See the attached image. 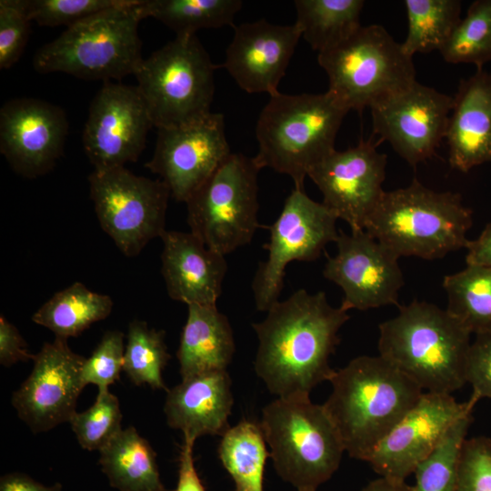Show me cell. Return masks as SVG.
Returning <instances> with one entry per match:
<instances>
[{
    "label": "cell",
    "mask_w": 491,
    "mask_h": 491,
    "mask_svg": "<svg viewBox=\"0 0 491 491\" xmlns=\"http://www.w3.org/2000/svg\"><path fill=\"white\" fill-rule=\"evenodd\" d=\"M266 318L252 325L258 346L255 371L278 397L309 396L314 387L329 381L335 370L329 357L339 343L338 332L349 319L332 306L322 291L299 289L277 301Z\"/></svg>",
    "instance_id": "6da1fadb"
},
{
    "label": "cell",
    "mask_w": 491,
    "mask_h": 491,
    "mask_svg": "<svg viewBox=\"0 0 491 491\" xmlns=\"http://www.w3.org/2000/svg\"><path fill=\"white\" fill-rule=\"evenodd\" d=\"M323 405L347 454L363 460L424 391L381 357L360 356L335 370Z\"/></svg>",
    "instance_id": "7a4b0ae2"
},
{
    "label": "cell",
    "mask_w": 491,
    "mask_h": 491,
    "mask_svg": "<svg viewBox=\"0 0 491 491\" xmlns=\"http://www.w3.org/2000/svg\"><path fill=\"white\" fill-rule=\"evenodd\" d=\"M379 325V356L424 392L452 394L466 382L471 333L446 309L414 300Z\"/></svg>",
    "instance_id": "3957f363"
},
{
    "label": "cell",
    "mask_w": 491,
    "mask_h": 491,
    "mask_svg": "<svg viewBox=\"0 0 491 491\" xmlns=\"http://www.w3.org/2000/svg\"><path fill=\"white\" fill-rule=\"evenodd\" d=\"M472 224L460 194L434 191L415 178L384 193L365 230L398 257L434 260L466 248Z\"/></svg>",
    "instance_id": "277c9868"
},
{
    "label": "cell",
    "mask_w": 491,
    "mask_h": 491,
    "mask_svg": "<svg viewBox=\"0 0 491 491\" xmlns=\"http://www.w3.org/2000/svg\"><path fill=\"white\" fill-rule=\"evenodd\" d=\"M347 113L327 91L271 95L256 123L255 163L290 176L296 189H304L310 169L335 150Z\"/></svg>",
    "instance_id": "5b68a950"
},
{
    "label": "cell",
    "mask_w": 491,
    "mask_h": 491,
    "mask_svg": "<svg viewBox=\"0 0 491 491\" xmlns=\"http://www.w3.org/2000/svg\"><path fill=\"white\" fill-rule=\"evenodd\" d=\"M141 1L126 0L67 27L37 50L35 70L105 82L135 75L144 59L138 35Z\"/></svg>",
    "instance_id": "8992f818"
},
{
    "label": "cell",
    "mask_w": 491,
    "mask_h": 491,
    "mask_svg": "<svg viewBox=\"0 0 491 491\" xmlns=\"http://www.w3.org/2000/svg\"><path fill=\"white\" fill-rule=\"evenodd\" d=\"M260 426L276 473L297 491H316L338 469L342 439L309 396L277 397L263 408Z\"/></svg>",
    "instance_id": "52a82bcc"
},
{
    "label": "cell",
    "mask_w": 491,
    "mask_h": 491,
    "mask_svg": "<svg viewBox=\"0 0 491 491\" xmlns=\"http://www.w3.org/2000/svg\"><path fill=\"white\" fill-rule=\"evenodd\" d=\"M327 92L359 114L407 90L416 80L413 57L380 25H361L336 46L319 53Z\"/></svg>",
    "instance_id": "ba28073f"
},
{
    "label": "cell",
    "mask_w": 491,
    "mask_h": 491,
    "mask_svg": "<svg viewBox=\"0 0 491 491\" xmlns=\"http://www.w3.org/2000/svg\"><path fill=\"white\" fill-rule=\"evenodd\" d=\"M219 67L195 35L175 36L143 59L134 75L153 125L175 128L210 115Z\"/></svg>",
    "instance_id": "9c48e42d"
},
{
    "label": "cell",
    "mask_w": 491,
    "mask_h": 491,
    "mask_svg": "<svg viewBox=\"0 0 491 491\" xmlns=\"http://www.w3.org/2000/svg\"><path fill=\"white\" fill-rule=\"evenodd\" d=\"M253 157L231 153L185 202L190 232L224 256L249 244L260 224Z\"/></svg>",
    "instance_id": "30bf717a"
},
{
    "label": "cell",
    "mask_w": 491,
    "mask_h": 491,
    "mask_svg": "<svg viewBox=\"0 0 491 491\" xmlns=\"http://www.w3.org/2000/svg\"><path fill=\"white\" fill-rule=\"evenodd\" d=\"M88 181L99 224L125 256H137L165 232L171 194L160 178L136 175L119 166L94 170Z\"/></svg>",
    "instance_id": "8fae6325"
},
{
    "label": "cell",
    "mask_w": 491,
    "mask_h": 491,
    "mask_svg": "<svg viewBox=\"0 0 491 491\" xmlns=\"http://www.w3.org/2000/svg\"><path fill=\"white\" fill-rule=\"evenodd\" d=\"M336 216L323 204L311 199L304 189H294L269 226L270 239L252 282L256 308L267 311L278 300L285 270L293 261L317 259L326 246L336 241Z\"/></svg>",
    "instance_id": "7c38bea8"
},
{
    "label": "cell",
    "mask_w": 491,
    "mask_h": 491,
    "mask_svg": "<svg viewBox=\"0 0 491 491\" xmlns=\"http://www.w3.org/2000/svg\"><path fill=\"white\" fill-rule=\"evenodd\" d=\"M476 403L472 396L457 402L451 394L424 392L365 461L380 476L406 481Z\"/></svg>",
    "instance_id": "4fadbf2b"
},
{
    "label": "cell",
    "mask_w": 491,
    "mask_h": 491,
    "mask_svg": "<svg viewBox=\"0 0 491 491\" xmlns=\"http://www.w3.org/2000/svg\"><path fill=\"white\" fill-rule=\"evenodd\" d=\"M374 137L344 151L335 149L307 175L322 193V203L351 231L365 230L385 193L386 155L376 150L381 141Z\"/></svg>",
    "instance_id": "5bb4252c"
},
{
    "label": "cell",
    "mask_w": 491,
    "mask_h": 491,
    "mask_svg": "<svg viewBox=\"0 0 491 491\" xmlns=\"http://www.w3.org/2000/svg\"><path fill=\"white\" fill-rule=\"evenodd\" d=\"M152 126L136 85L105 82L91 102L83 131L84 150L94 170L135 162Z\"/></svg>",
    "instance_id": "9a60e30c"
},
{
    "label": "cell",
    "mask_w": 491,
    "mask_h": 491,
    "mask_svg": "<svg viewBox=\"0 0 491 491\" xmlns=\"http://www.w3.org/2000/svg\"><path fill=\"white\" fill-rule=\"evenodd\" d=\"M336 244L337 253L327 257L323 276L343 290L342 309L399 306L405 282L397 256L366 230L339 231Z\"/></svg>",
    "instance_id": "2e32d148"
},
{
    "label": "cell",
    "mask_w": 491,
    "mask_h": 491,
    "mask_svg": "<svg viewBox=\"0 0 491 491\" xmlns=\"http://www.w3.org/2000/svg\"><path fill=\"white\" fill-rule=\"evenodd\" d=\"M231 154L224 115L180 127L159 128L155 151L145 167L159 175L178 202H186Z\"/></svg>",
    "instance_id": "e0dca14e"
},
{
    "label": "cell",
    "mask_w": 491,
    "mask_h": 491,
    "mask_svg": "<svg viewBox=\"0 0 491 491\" xmlns=\"http://www.w3.org/2000/svg\"><path fill=\"white\" fill-rule=\"evenodd\" d=\"M85 357L75 354L66 339L55 337L35 355L28 377L12 396L18 416L34 433L69 422L85 387L81 369Z\"/></svg>",
    "instance_id": "ac0fdd59"
},
{
    "label": "cell",
    "mask_w": 491,
    "mask_h": 491,
    "mask_svg": "<svg viewBox=\"0 0 491 491\" xmlns=\"http://www.w3.org/2000/svg\"><path fill=\"white\" fill-rule=\"evenodd\" d=\"M453 97L416 81L370 108L373 135L388 142L410 165L431 158L446 138Z\"/></svg>",
    "instance_id": "d6986e66"
},
{
    "label": "cell",
    "mask_w": 491,
    "mask_h": 491,
    "mask_svg": "<svg viewBox=\"0 0 491 491\" xmlns=\"http://www.w3.org/2000/svg\"><path fill=\"white\" fill-rule=\"evenodd\" d=\"M68 122L59 106L35 98L7 101L0 110V152L19 175L49 172L63 154Z\"/></svg>",
    "instance_id": "ffe728a7"
},
{
    "label": "cell",
    "mask_w": 491,
    "mask_h": 491,
    "mask_svg": "<svg viewBox=\"0 0 491 491\" xmlns=\"http://www.w3.org/2000/svg\"><path fill=\"white\" fill-rule=\"evenodd\" d=\"M300 37L296 23L283 25L260 19L241 24L234 27L221 66L242 90L276 95Z\"/></svg>",
    "instance_id": "44dd1931"
},
{
    "label": "cell",
    "mask_w": 491,
    "mask_h": 491,
    "mask_svg": "<svg viewBox=\"0 0 491 491\" xmlns=\"http://www.w3.org/2000/svg\"><path fill=\"white\" fill-rule=\"evenodd\" d=\"M160 238L162 275L170 298L187 306H216L227 270L225 256L190 231L165 230Z\"/></svg>",
    "instance_id": "7402d4cb"
},
{
    "label": "cell",
    "mask_w": 491,
    "mask_h": 491,
    "mask_svg": "<svg viewBox=\"0 0 491 491\" xmlns=\"http://www.w3.org/2000/svg\"><path fill=\"white\" fill-rule=\"evenodd\" d=\"M446 139L450 166L467 173L491 163V73L461 80L453 97Z\"/></svg>",
    "instance_id": "603a6c76"
},
{
    "label": "cell",
    "mask_w": 491,
    "mask_h": 491,
    "mask_svg": "<svg viewBox=\"0 0 491 491\" xmlns=\"http://www.w3.org/2000/svg\"><path fill=\"white\" fill-rule=\"evenodd\" d=\"M233 402L227 371H213L182 379L168 390L164 411L170 427L195 441L202 436L225 434Z\"/></svg>",
    "instance_id": "cb8c5ba5"
},
{
    "label": "cell",
    "mask_w": 491,
    "mask_h": 491,
    "mask_svg": "<svg viewBox=\"0 0 491 491\" xmlns=\"http://www.w3.org/2000/svg\"><path fill=\"white\" fill-rule=\"evenodd\" d=\"M176 356L182 379L226 370L235 350L227 317L216 306H187Z\"/></svg>",
    "instance_id": "d4e9b609"
},
{
    "label": "cell",
    "mask_w": 491,
    "mask_h": 491,
    "mask_svg": "<svg viewBox=\"0 0 491 491\" xmlns=\"http://www.w3.org/2000/svg\"><path fill=\"white\" fill-rule=\"evenodd\" d=\"M99 464L119 491H165L149 442L136 429H122L100 451Z\"/></svg>",
    "instance_id": "484cf974"
},
{
    "label": "cell",
    "mask_w": 491,
    "mask_h": 491,
    "mask_svg": "<svg viewBox=\"0 0 491 491\" xmlns=\"http://www.w3.org/2000/svg\"><path fill=\"white\" fill-rule=\"evenodd\" d=\"M112 298L75 282L49 298L32 316V321L51 330L55 337L79 336L92 324L105 319L113 309Z\"/></svg>",
    "instance_id": "4316f807"
},
{
    "label": "cell",
    "mask_w": 491,
    "mask_h": 491,
    "mask_svg": "<svg viewBox=\"0 0 491 491\" xmlns=\"http://www.w3.org/2000/svg\"><path fill=\"white\" fill-rule=\"evenodd\" d=\"M364 4L362 0H296V24L319 54L336 46L361 26Z\"/></svg>",
    "instance_id": "83f0119b"
},
{
    "label": "cell",
    "mask_w": 491,
    "mask_h": 491,
    "mask_svg": "<svg viewBox=\"0 0 491 491\" xmlns=\"http://www.w3.org/2000/svg\"><path fill=\"white\" fill-rule=\"evenodd\" d=\"M260 424L244 419L222 436L218 456L234 480L235 491H263L266 462L270 456Z\"/></svg>",
    "instance_id": "f1b7e54d"
},
{
    "label": "cell",
    "mask_w": 491,
    "mask_h": 491,
    "mask_svg": "<svg viewBox=\"0 0 491 491\" xmlns=\"http://www.w3.org/2000/svg\"><path fill=\"white\" fill-rule=\"evenodd\" d=\"M446 310L471 334L491 331V266L466 265L446 276Z\"/></svg>",
    "instance_id": "f546056e"
},
{
    "label": "cell",
    "mask_w": 491,
    "mask_h": 491,
    "mask_svg": "<svg viewBox=\"0 0 491 491\" xmlns=\"http://www.w3.org/2000/svg\"><path fill=\"white\" fill-rule=\"evenodd\" d=\"M240 0H142L144 18L159 20L178 35H195L203 28L234 25Z\"/></svg>",
    "instance_id": "4dcf8cb0"
},
{
    "label": "cell",
    "mask_w": 491,
    "mask_h": 491,
    "mask_svg": "<svg viewBox=\"0 0 491 491\" xmlns=\"http://www.w3.org/2000/svg\"><path fill=\"white\" fill-rule=\"evenodd\" d=\"M405 6L408 29L401 45L412 57L439 51L461 19L459 0H406Z\"/></svg>",
    "instance_id": "1f68e13d"
},
{
    "label": "cell",
    "mask_w": 491,
    "mask_h": 491,
    "mask_svg": "<svg viewBox=\"0 0 491 491\" xmlns=\"http://www.w3.org/2000/svg\"><path fill=\"white\" fill-rule=\"evenodd\" d=\"M169 358L163 330L151 328L141 320L129 324L123 370L133 384L166 390L162 372Z\"/></svg>",
    "instance_id": "d6a6232c"
},
{
    "label": "cell",
    "mask_w": 491,
    "mask_h": 491,
    "mask_svg": "<svg viewBox=\"0 0 491 491\" xmlns=\"http://www.w3.org/2000/svg\"><path fill=\"white\" fill-rule=\"evenodd\" d=\"M439 52L447 63L477 69L491 61V0L473 2Z\"/></svg>",
    "instance_id": "836d02e7"
},
{
    "label": "cell",
    "mask_w": 491,
    "mask_h": 491,
    "mask_svg": "<svg viewBox=\"0 0 491 491\" xmlns=\"http://www.w3.org/2000/svg\"><path fill=\"white\" fill-rule=\"evenodd\" d=\"M473 413L459 419L439 445L416 467L414 491H456L459 458L473 422Z\"/></svg>",
    "instance_id": "e575fe53"
},
{
    "label": "cell",
    "mask_w": 491,
    "mask_h": 491,
    "mask_svg": "<svg viewBox=\"0 0 491 491\" xmlns=\"http://www.w3.org/2000/svg\"><path fill=\"white\" fill-rule=\"evenodd\" d=\"M121 421L118 398L105 389L98 391L88 409L75 412L69 423L82 448L100 451L122 430Z\"/></svg>",
    "instance_id": "d590c367"
},
{
    "label": "cell",
    "mask_w": 491,
    "mask_h": 491,
    "mask_svg": "<svg viewBox=\"0 0 491 491\" xmlns=\"http://www.w3.org/2000/svg\"><path fill=\"white\" fill-rule=\"evenodd\" d=\"M126 0H22L29 21L43 26L67 27Z\"/></svg>",
    "instance_id": "8d00e7d4"
},
{
    "label": "cell",
    "mask_w": 491,
    "mask_h": 491,
    "mask_svg": "<svg viewBox=\"0 0 491 491\" xmlns=\"http://www.w3.org/2000/svg\"><path fill=\"white\" fill-rule=\"evenodd\" d=\"M124 333L118 330L104 334L91 356L83 363L81 377L85 386L93 384L98 391L105 390L119 379L124 363Z\"/></svg>",
    "instance_id": "74e56055"
},
{
    "label": "cell",
    "mask_w": 491,
    "mask_h": 491,
    "mask_svg": "<svg viewBox=\"0 0 491 491\" xmlns=\"http://www.w3.org/2000/svg\"><path fill=\"white\" fill-rule=\"evenodd\" d=\"M456 491H491V438H466L462 447Z\"/></svg>",
    "instance_id": "f35d334b"
},
{
    "label": "cell",
    "mask_w": 491,
    "mask_h": 491,
    "mask_svg": "<svg viewBox=\"0 0 491 491\" xmlns=\"http://www.w3.org/2000/svg\"><path fill=\"white\" fill-rule=\"evenodd\" d=\"M30 32V21L22 0L0 1V68L8 69L22 55Z\"/></svg>",
    "instance_id": "ab89813d"
},
{
    "label": "cell",
    "mask_w": 491,
    "mask_h": 491,
    "mask_svg": "<svg viewBox=\"0 0 491 491\" xmlns=\"http://www.w3.org/2000/svg\"><path fill=\"white\" fill-rule=\"evenodd\" d=\"M466 382L472 387L471 396L477 401L491 398V331L476 334L470 344Z\"/></svg>",
    "instance_id": "60d3db41"
},
{
    "label": "cell",
    "mask_w": 491,
    "mask_h": 491,
    "mask_svg": "<svg viewBox=\"0 0 491 491\" xmlns=\"http://www.w3.org/2000/svg\"><path fill=\"white\" fill-rule=\"evenodd\" d=\"M27 344L18 329L5 316H0V364L10 366L20 361L33 360Z\"/></svg>",
    "instance_id": "b9f144b4"
},
{
    "label": "cell",
    "mask_w": 491,
    "mask_h": 491,
    "mask_svg": "<svg viewBox=\"0 0 491 491\" xmlns=\"http://www.w3.org/2000/svg\"><path fill=\"white\" fill-rule=\"evenodd\" d=\"M194 444L193 440L184 439L179 456L178 481L175 491H206L195 466Z\"/></svg>",
    "instance_id": "7bdbcfd3"
},
{
    "label": "cell",
    "mask_w": 491,
    "mask_h": 491,
    "mask_svg": "<svg viewBox=\"0 0 491 491\" xmlns=\"http://www.w3.org/2000/svg\"><path fill=\"white\" fill-rule=\"evenodd\" d=\"M466 256V265L491 266V223L487 224L480 235L468 241Z\"/></svg>",
    "instance_id": "ee69618b"
},
{
    "label": "cell",
    "mask_w": 491,
    "mask_h": 491,
    "mask_svg": "<svg viewBox=\"0 0 491 491\" xmlns=\"http://www.w3.org/2000/svg\"><path fill=\"white\" fill-rule=\"evenodd\" d=\"M62 486H44L26 475L11 473L5 475L0 480V491H61Z\"/></svg>",
    "instance_id": "f6af8a7d"
},
{
    "label": "cell",
    "mask_w": 491,
    "mask_h": 491,
    "mask_svg": "<svg viewBox=\"0 0 491 491\" xmlns=\"http://www.w3.org/2000/svg\"><path fill=\"white\" fill-rule=\"evenodd\" d=\"M361 491H414L413 486L406 481H397L386 477L370 481Z\"/></svg>",
    "instance_id": "bcb514c9"
}]
</instances>
